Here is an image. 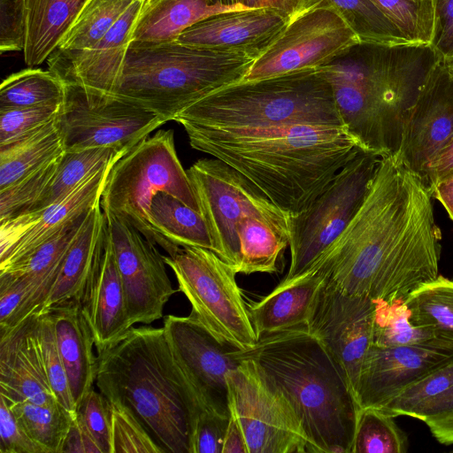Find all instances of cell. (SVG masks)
<instances>
[{"label": "cell", "mask_w": 453, "mask_h": 453, "mask_svg": "<svg viewBox=\"0 0 453 453\" xmlns=\"http://www.w3.org/2000/svg\"><path fill=\"white\" fill-rule=\"evenodd\" d=\"M432 196L395 155L382 157L361 208L311 270L350 296L404 300L440 275Z\"/></svg>", "instance_id": "6da1fadb"}, {"label": "cell", "mask_w": 453, "mask_h": 453, "mask_svg": "<svg viewBox=\"0 0 453 453\" xmlns=\"http://www.w3.org/2000/svg\"><path fill=\"white\" fill-rule=\"evenodd\" d=\"M180 125L193 149L235 169L288 216L303 211L361 150L345 127Z\"/></svg>", "instance_id": "7a4b0ae2"}, {"label": "cell", "mask_w": 453, "mask_h": 453, "mask_svg": "<svg viewBox=\"0 0 453 453\" xmlns=\"http://www.w3.org/2000/svg\"><path fill=\"white\" fill-rule=\"evenodd\" d=\"M439 60L431 44L359 43L319 69L348 133L384 157L397 154L407 114Z\"/></svg>", "instance_id": "3957f363"}, {"label": "cell", "mask_w": 453, "mask_h": 453, "mask_svg": "<svg viewBox=\"0 0 453 453\" xmlns=\"http://www.w3.org/2000/svg\"><path fill=\"white\" fill-rule=\"evenodd\" d=\"M96 385L127 408L165 453H191L203 411L162 327L131 326L97 356Z\"/></svg>", "instance_id": "277c9868"}, {"label": "cell", "mask_w": 453, "mask_h": 453, "mask_svg": "<svg viewBox=\"0 0 453 453\" xmlns=\"http://www.w3.org/2000/svg\"><path fill=\"white\" fill-rule=\"evenodd\" d=\"M242 355L288 400L309 453H352L359 407L334 358L306 326L264 336Z\"/></svg>", "instance_id": "5b68a950"}, {"label": "cell", "mask_w": 453, "mask_h": 453, "mask_svg": "<svg viewBox=\"0 0 453 453\" xmlns=\"http://www.w3.org/2000/svg\"><path fill=\"white\" fill-rule=\"evenodd\" d=\"M255 58L180 43H130L111 96L165 122L211 93L244 80Z\"/></svg>", "instance_id": "8992f818"}, {"label": "cell", "mask_w": 453, "mask_h": 453, "mask_svg": "<svg viewBox=\"0 0 453 453\" xmlns=\"http://www.w3.org/2000/svg\"><path fill=\"white\" fill-rule=\"evenodd\" d=\"M174 121L221 129L344 127L332 88L319 68L230 84L187 107Z\"/></svg>", "instance_id": "52a82bcc"}, {"label": "cell", "mask_w": 453, "mask_h": 453, "mask_svg": "<svg viewBox=\"0 0 453 453\" xmlns=\"http://www.w3.org/2000/svg\"><path fill=\"white\" fill-rule=\"evenodd\" d=\"M158 192L168 193L200 212L171 129L144 138L112 165L100 204L105 215L124 219L158 246V238L149 223L150 204Z\"/></svg>", "instance_id": "ba28073f"}, {"label": "cell", "mask_w": 453, "mask_h": 453, "mask_svg": "<svg viewBox=\"0 0 453 453\" xmlns=\"http://www.w3.org/2000/svg\"><path fill=\"white\" fill-rule=\"evenodd\" d=\"M163 257L177 279L178 290L189 301L191 313L212 334L242 351L257 344L258 337L233 266L201 247H183L173 257Z\"/></svg>", "instance_id": "9c48e42d"}, {"label": "cell", "mask_w": 453, "mask_h": 453, "mask_svg": "<svg viewBox=\"0 0 453 453\" xmlns=\"http://www.w3.org/2000/svg\"><path fill=\"white\" fill-rule=\"evenodd\" d=\"M382 157L360 150L301 212L288 216L290 265L283 280L315 265L361 208Z\"/></svg>", "instance_id": "30bf717a"}, {"label": "cell", "mask_w": 453, "mask_h": 453, "mask_svg": "<svg viewBox=\"0 0 453 453\" xmlns=\"http://www.w3.org/2000/svg\"><path fill=\"white\" fill-rule=\"evenodd\" d=\"M187 173L211 237L212 251L235 271L239 262L237 226L242 218H259L288 234V215L219 159H199Z\"/></svg>", "instance_id": "8fae6325"}, {"label": "cell", "mask_w": 453, "mask_h": 453, "mask_svg": "<svg viewBox=\"0 0 453 453\" xmlns=\"http://www.w3.org/2000/svg\"><path fill=\"white\" fill-rule=\"evenodd\" d=\"M226 380L230 415L243 433L249 453H309L298 415L254 360L243 357Z\"/></svg>", "instance_id": "7c38bea8"}, {"label": "cell", "mask_w": 453, "mask_h": 453, "mask_svg": "<svg viewBox=\"0 0 453 453\" xmlns=\"http://www.w3.org/2000/svg\"><path fill=\"white\" fill-rule=\"evenodd\" d=\"M65 83L58 125L65 152L107 147L129 151L164 125L158 115L111 96Z\"/></svg>", "instance_id": "4fadbf2b"}, {"label": "cell", "mask_w": 453, "mask_h": 453, "mask_svg": "<svg viewBox=\"0 0 453 453\" xmlns=\"http://www.w3.org/2000/svg\"><path fill=\"white\" fill-rule=\"evenodd\" d=\"M361 43L330 0L288 22L252 64L245 81L326 65Z\"/></svg>", "instance_id": "5bb4252c"}, {"label": "cell", "mask_w": 453, "mask_h": 453, "mask_svg": "<svg viewBox=\"0 0 453 453\" xmlns=\"http://www.w3.org/2000/svg\"><path fill=\"white\" fill-rule=\"evenodd\" d=\"M163 328L202 410L229 418L226 376L242 361V351L212 334L191 312L165 316Z\"/></svg>", "instance_id": "9a60e30c"}, {"label": "cell", "mask_w": 453, "mask_h": 453, "mask_svg": "<svg viewBox=\"0 0 453 453\" xmlns=\"http://www.w3.org/2000/svg\"><path fill=\"white\" fill-rule=\"evenodd\" d=\"M374 317V300L343 293L325 279L306 326L334 358L355 399Z\"/></svg>", "instance_id": "2e32d148"}, {"label": "cell", "mask_w": 453, "mask_h": 453, "mask_svg": "<svg viewBox=\"0 0 453 453\" xmlns=\"http://www.w3.org/2000/svg\"><path fill=\"white\" fill-rule=\"evenodd\" d=\"M115 259L122 281L131 326L160 319L176 289L165 262L153 243L135 227L113 215H105Z\"/></svg>", "instance_id": "e0dca14e"}, {"label": "cell", "mask_w": 453, "mask_h": 453, "mask_svg": "<svg viewBox=\"0 0 453 453\" xmlns=\"http://www.w3.org/2000/svg\"><path fill=\"white\" fill-rule=\"evenodd\" d=\"M116 162L89 174L58 202L0 222V271L26 258L99 202Z\"/></svg>", "instance_id": "ac0fdd59"}, {"label": "cell", "mask_w": 453, "mask_h": 453, "mask_svg": "<svg viewBox=\"0 0 453 453\" xmlns=\"http://www.w3.org/2000/svg\"><path fill=\"white\" fill-rule=\"evenodd\" d=\"M453 134V77L442 60L430 72L403 124L400 162L420 180Z\"/></svg>", "instance_id": "d6986e66"}, {"label": "cell", "mask_w": 453, "mask_h": 453, "mask_svg": "<svg viewBox=\"0 0 453 453\" xmlns=\"http://www.w3.org/2000/svg\"><path fill=\"white\" fill-rule=\"evenodd\" d=\"M453 360V348L441 345H371L361 368L356 401L382 408L405 388Z\"/></svg>", "instance_id": "ffe728a7"}, {"label": "cell", "mask_w": 453, "mask_h": 453, "mask_svg": "<svg viewBox=\"0 0 453 453\" xmlns=\"http://www.w3.org/2000/svg\"><path fill=\"white\" fill-rule=\"evenodd\" d=\"M142 0H135L91 49L73 53L55 50L47 58L49 70L65 83L88 93L112 96L120 78L132 31Z\"/></svg>", "instance_id": "44dd1931"}, {"label": "cell", "mask_w": 453, "mask_h": 453, "mask_svg": "<svg viewBox=\"0 0 453 453\" xmlns=\"http://www.w3.org/2000/svg\"><path fill=\"white\" fill-rule=\"evenodd\" d=\"M289 19L270 7L231 11L208 17L182 32L177 42L212 50L261 56Z\"/></svg>", "instance_id": "7402d4cb"}, {"label": "cell", "mask_w": 453, "mask_h": 453, "mask_svg": "<svg viewBox=\"0 0 453 453\" xmlns=\"http://www.w3.org/2000/svg\"><path fill=\"white\" fill-rule=\"evenodd\" d=\"M80 303L91 329L97 356L131 327L108 226L103 252L86 280Z\"/></svg>", "instance_id": "603a6c76"}, {"label": "cell", "mask_w": 453, "mask_h": 453, "mask_svg": "<svg viewBox=\"0 0 453 453\" xmlns=\"http://www.w3.org/2000/svg\"><path fill=\"white\" fill-rule=\"evenodd\" d=\"M35 316L0 339V395L36 404L58 400L44 372L34 332Z\"/></svg>", "instance_id": "cb8c5ba5"}, {"label": "cell", "mask_w": 453, "mask_h": 453, "mask_svg": "<svg viewBox=\"0 0 453 453\" xmlns=\"http://www.w3.org/2000/svg\"><path fill=\"white\" fill-rule=\"evenodd\" d=\"M49 312L76 410L96 382L97 355L91 329L81 311L79 300L59 303ZM43 312V313H45Z\"/></svg>", "instance_id": "d4e9b609"}, {"label": "cell", "mask_w": 453, "mask_h": 453, "mask_svg": "<svg viewBox=\"0 0 453 453\" xmlns=\"http://www.w3.org/2000/svg\"><path fill=\"white\" fill-rule=\"evenodd\" d=\"M325 277L319 270L281 280L268 295L248 303L258 340L264 336L306 326Z\"/></svg>", "instance_id": "484cf974"}, {"label": "cell", "mask_w": 453, "mask_h": 453, "mask_svg": "<svg viewBox=\"0 0 453 453\" xmlns=\"http://www.w3.org/2000/svg\"><path fill=\"white\" fill-rule=\"evenodd\" d=\"M240 4L211 0H142L130 43H162L176 41L194 24L215 14L250 9Z\"/></svg>", "instance_id": "4316f807"}, {"label": "cell", "mask_w": 453, "mask_h": 453, "mask_svg": "<svg viewBox=\"0 0 453 453\" xmlns=\"http://www.w3.org/2000/svg\"><path fill=\"white\" fill-rule=\"evenodd\" d=\"M106 229L107 221L99 201L89 211L65 256L47 298L35 315L72 299L80 301L92 266L103 252Z\"/></svg>", "instance_id": "83f0119b"}, {"label": "cell", "mask_w": 453, "mask_h": 453, "mask_svg": "<svg viewBox=\"0 0 453 453\" xmlns=\"http://www.w3.org/2000/svg\"><path fill=\"white\" fill-rule=\"evenodd\" d=\"M88 0H25V63L42 64L58 47Z\"/></svg>", "instance_id": "f1b7e54d"}, {"label": "cell", "mask_w": 453, "mask_h": 453, "mask_svg": "<svg viewBox=\"0 0 453 453\" xmlns=\"http://www.w3.org/2000/svg\"><path fill=\"white\" fill-rule=\"evenodd\" d=\"M149 223L159 244L169 257L183 247H201L212 250L211 237L200 212L165 192L152 199Z\"/></svg>", "instance_id": "f546056e"}, {"label": "cell", "mask_w": 453, "mask_h": 453, "mask_svg": "<svg viewBox=\"0 0 453 453\" xmlns=\"http://www.w3.org/2000/svg\"><path fill=\"white\" fill-rule=\"evenodd\" d=\"M65 153L58 118L34 133L0 147V190Z\"/></svg>", "instance_id": "4dcf8cb0"}, {"label": "cell", "mask_w": 453, "mask_h": 453, "mask_svg": "<svg viewBox=\"0 0 453 453\" xmlns=\"http://www.w3.org/2000/svg\"><path fill=\"white\" fill-rule=\"evenodd\" d=\"M237 235V273L277 272V262L289 245L288 234L259 218L247 216L240 220Z\"/></svg>", "instance_id": "1f68e13d"}, {"label": "cell", "mask_w": 453, "mask_h": 453, "mask_svg": "<svg viewBox=\"0 0 453 453\" xmlns=\"http://www.w3.org/2000/svg\"><path fill=\"white\" fill-rule=\"evenodd\" d=\"M127 152L107 147L65 152L50 183L25 213L42 210L58 202L89 174L118 161Z\"/></svg>", "instance_id": "d6a6232c"}, {"label": "cell", "mask_w": 453, "mask_h": 453, "mask_svg": "<svg viewBox=\"0 0 453 453\" xmlns=\"http://www.w3.org/2000/svg\"><path fill=\"white\" fill-rule=\"evenodd\" d=\"M4 399L24 431L45 453H62L65 438L77 412L69 411L58 402L36 404L6 397Z\"/></svg>", "instance_id": "836d02e7"}, {"label": "cell", "mask_w": 453, "mask_h": 453, "mask_svg": "<svg viewBox=\"0 0 453 453\" xmlns=\"http://www.w3.org/2000/svg\"><path fill=\"white\" fill-rule=\"evenodd\" d=\"M375 301L372 344L380 347L403 345H441L453 348V342L441 338L429 328L417 326L403 299Z\"/></svg>", "instance_id": "e575fe53"}, {"label": "cell", "mask_w": 453, "mask_h": 453, "mask_svg": "<svg viewBox=\"0 0 453 453\" xmlns=\"http://www.w3.org/2000/svg\"><path fill=\"white\" fill-rule=\"evenodd\" d=\"M411 323L453 342V280L439 275L405 299Z\"/></svg>", "instance_id": "d590c367"}, {"label": "cell", "mask_w": 453, "mask_h": 453, "mask_svg": "<svg viewBox=\"0 0 453 453\" xmlns=\"http://www.w3.org/2000/svg\"><path fill=\"white\" fill-rule=\"evenodd\" d=\"M65 83L51 71L27 68L6 77L0 86V109L62 104Z\"/></svg>", "instance_id": "8d00e7d4"}, {"label": "cell", "mask_w": 453, "mask_h": 453, "mask_svg": "<svg viewBox=\"0 0 453 453\" xmlns=\"http://www.w3.org/2000/svg\"><path fill=\"white\" fill-rule=\"evenodd\" d=\"M135 0H88L56 50L85 51L98 42Z\"/></svg>", "instance_id": "74e56055"}, {"label": "cell", "mask_w": 453, "mask_h": 453, "mask_svg": "<svg viewBox=\"0 0 453 453\" xmlns=\"http://www.w3.org/2000/svg\"><path fill=\"white\" fill-rule=\"evenodd\" d=\"M393 416L379 408L357 411L352 453H404L409 441Z\"/></svg>", "instance_id": "f35d334b"}, {"label": "cell", "mask_w": 453, "mask_h": 453, "mask_svg": "<svg viewBox=\"0 0 453 453\" xmlns=\"http://www.w3.org/2000/svg\"><path fill=\"white\" fill-rule=\"evenodd\" d=\"M340 11L361 43L401 45L411 43L371 0H330Z\"/></svg>", "instance_id": "ab89813d"}, {"label": "cell", "mask_w": 453, "mask_h": 453, "mask_svg": "<svg viewBox=\"0 0 453 453\" xmlns=\"http://www.w3.org/2000/svg\"><path fill=\"white\" fill-rule=\"evenodd\" d=\"M411 43L431 44L434 30L433 0H371Z\"/></svg>", "instance_id": "60d3db41"}, {"label": "cell", "mask_w": 453, "mask_h": 453, "mask_svg": "<svg viewBox=\"0 0 453 453\" xmlns=\"http://www.w3.org/2000/svg\"><path fill=\"white\" fill-rule=\"evenodd\" d=\"M34 332L44 372L58 402L69 411L76 413V406L49 312L35 315Z\"/></svg>", "instance_id": "b9f144b4"}, {"label": "cell", "mask_w": 453, "mask_h": 453, "mask_svg": "<svg viewBox=\"0 0 453 453\" xmlns=\"http://www.w3.org/2000/svg\"><path fill=\"white\" fill-rule=\"evenodd\" d=\"M64 154L0 190V222L19 216L28 210L50 183Z\"/></svg>", "instance_id": "7bdbcfd3"}, {"label": "cell", "mask_w": 453, "mask_h": 453, "mask_svg": "<svg viewBox=\"0 0 453 453\" xmlns=\"http://www.w3.org/2000/svg\"><path fill=\"white\" fill-rule=\"evenodd\" d=\"M452 387L453 360L405 388L380 409L393 417L410 416L419 405L441 395Z\"/></svg>", "instance_id": "ee69618b"}, {"label": "cell", "mask_w": 453, "mask_h": 453, "mask_svg": "<svg viewBox=\"0 0 453 453\" xmlns=\"http://www.w3.org/2000/svg\"><path fill=\"white\" fill-rule=\"evenodd\" d=\"M111 453H165L139 419L120 403L109 402Z\"/></svg>", "instance_id": "f6af8a7d"}, {"label": "cell", "mask_w": 453, "mask_h": 453, "mask_svg": "<svg viewBox=\"0 0 453 453\" xmlns=\"http://www.w3.org/2000/svg\"><path fill=\"white\" fill-rule=\"evenodd\" d=\"M62 104L0 109V147L34 133L55 120Z\"/></svg>", "instance_id": "bcb514c9"}, {"label": "cell", "mask_w": 453, "mask_h": 453, "mask_svg": "<svg viewBox=\"0 0 453 453\" xmlns=\"http://www.w3.org/2000/svg\"><path fill=\"white\" fill-rule=\"evenodd\" d=\"M77 413L94 436L102 453H111V410L108 399L92 388L77 408Z\"/></svg>", "instance_id": "7dc6e473"}, {"label": "cell", "mask_w": 453, "mask_h": 453, "mask_svg": "<svg viewBox=\"0 0 453 453\" xmlns=\"http://www.w3.org/2000/svg\"><path fill=\"white\" fill-rule=\"evenodd\" d=\"M27 37L25 0H0V51H23Z\"/></svg>", "instance_id": "c3c4849f"}, {"label": "cell", "mask_w": 453, "mask_h": 453, "mask_svg": "<svg viewBox=\"0 0 453 453\" xmlns=\"http://www.w3.org/2000/svg\"><path fill=\"white\" fill-rule=\"evenodd\" d=\"M0 453H45L24 431L6 400L1 395Z\"/></svg>", "instance_id": "681fc988"}, {"label": "cell", "mask_w": 453, "mask_h": 453, "mask_svg": "<svg viewBox=\"0 0 453 453\" xmlns=\"http://www.w3.org/2000/svg\"><path fill=\"white\" fill-rule=\"evenodd\" d=\"M229 418L201 411L196 421L191 453H222Z\"/></svg>", "instance_id": "f907efd6"}, {"label": "cell", "mask_w": 453, "mask_h": 453, "mask_svg": "<svg viewBox=\"0 0 453 453\" xmlns=\"http://www.w3.org/2000/svg\"><path fill=\"white\" fill-rule=\"evenodd\" d=\"M434 30L431 46L442 60L453 59V0H433Z\"/></svg>", "instance_id": "816d5d0a"}, {"label": "cell", "mask_w": 453, "mask_h": 453, "mask_svg": "<svg viewBox=\"0 0 453 453\" xmlns=\"http://www.w3.org/2000/svg\"><path fill=\"white\" fill-rule=\"evenodd\" d=\"M453 176V134L426 165L422 182L432 194L439 182Z\"/></svg>", "instance_id": "f5cc1de1"}, {"label": "cell", "mask_w": 453, "mask_h": 453, "mask_svg": "<svg viewBox=\"0 0 453 453\" xmlns=\"http://www.w3.org/2000/svg\"><path fill=\"white\" fill-rule=\"evenodd\" d=\"M102 453L94 436L78 413L65 438L62 453Z\"/></svg>", "instance_id": "db71d44e"}, {"label": "cell", "mask_w": 453, "mask_h": 453, "mask_svg": "<svg viewBox=\"0 0 453 453\" xmlns=\"http://www.w3.org/2000/svg\"><path fill=\"white\" fill-rule=\"evenodd\" d=\"M324 0H259V6L273 8L291 21L319 5Z\"/></svg>", "instance_id": "11a10c76"}, {"label": "cell", "mask_w": 453, "mask_h": 453, "mask_svg": "<svg viewBox=\"0 0 453 453\" xmlns=\"http://www.w3.org/2000/svg\"><path fill=\"white\" fill-rule=\"evenodd\" d=\"M449 411H453V387L419 405L410 416L424 421L427 418Z\"/></svg>", "instance_id": "9f6ffc18"}, {"label": "cell", "mask_w": 453, "mask_h": 453, "mask_svg": "<svg viewBox=\"0 0 453 453\" xmlns=\"http://www.w3.org/2000/svg\"><path fill=\"white\" fill-rule=\"evenodd\" d=\"M424 422L440 443L453 444V411L427 418Z\"/></svg>", "instance_id": "6f0895ef"}, {"label": "cell", "mask_w": 453, "mask_h": 453, "mask_svg": "<svg viewBox=\"0 0 453 453\" xmlns=\"http://www.w3.org/2000/svg\"><path fill=\"white\" fill-rule=\"evenodd\" d=\"M222 453H249L243 433L236 419L231 415L224 438Z\"/></svg>", "instance_id": "680465c9"}, {"label": "cell", "mask_w": 453, "mask_h": 453, "mask_svg": "<svg viewBox=\"0 0 453 453\" xmlns=\"http://www.w3.org/2000/svg\"><path fill=\"white\" fill-rule=\"evenodd\" d=\"M432 196L443 205L453 220V176L436 184Z\"/></svg>", "instance_id": "91938a15"}, {"label": "cell", "mask_w": 453, "mask_h": 453, "mask_svg": "<svg viewBox=\"0 0 453 453\" xmlns=\"http://www.w3.org/2000/svg\"><path fill=\"white\" fill-rule=\"evenodd\" d=\"M232 4H240L250 8H257L259 6V0H231Z\"/></svg>", "instance_id": "94428289"}, {"label": "cell", "mask_w": 453, "mask_h": 453, "mask_svg": "<svg viewBox=\"0 0 453 453\" xmlns=\"http://www.w3.org/2000/svg\"><path fill=\"white\" fill-rule=\"evenodd\" d=\"M443 63L445 64L448 71L453 77V59L445 60V61H443Z\"/></svg>", "instance_id": "6125c7cd"}, {"label": "cell", "mask_w": 453, "mask_h": 453, "mask_svg": "<svg viewBox=\"0 0 453 453\" xmlns=\"http://www.w3.org/2000/svg\"><path fill=\"white\" fill-rule=\"evenodd\" d=\"M212 3H220L224 4H231V0H211Z\"/></svg>", "instance_id": "be15d7a7"}]
</instances>
